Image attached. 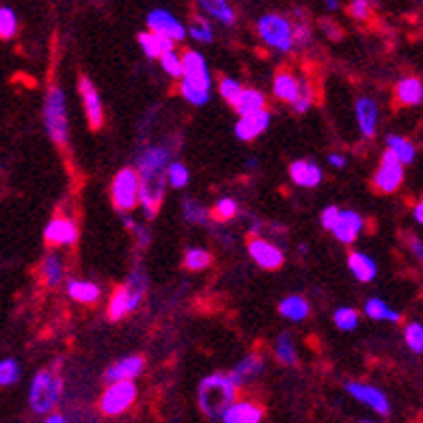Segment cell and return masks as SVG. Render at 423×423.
<instances>
[{"label": "cell", "mask_w": 423, "mask_h": 423, "mask_svg": "<svg viewBox=\"0 0 423 423\" xmlns=\"http://www.w3.org/2000/svg\"><path fill=\"white\" fill-rule=\"evenodd\" d=\"M235 396H237V386L231 382L227 374H212L201 380L197 391V402H199V408L209 419H221L223 410L235 400Z\"/></svg>", "instance_id": "cell-1"}, {"label": "cell", "mask_w": 423, "mask_h": 423, "mask_svg": "<svg viewBox=\"0 0 423 423\" xmlns=\"http://www.w3.org/2000/svg\"><path fill=\"white\" fill-rule=\"evenodd\" d=\"M63 398V378L54 370H41L33 376L28 386V404L37 415L52 412Z\"/></svg>", "instance_id": "cell-2"}, {"label": "cell", "mask_w": 423, "mask_h": 423, "mask_svg": "<svg viewBox=\"0 0 423 423\" xmlns=\"http://www.w3.org/2000/svg\"><path fill=\"white\" fill-rule=\"evenodd\" d=\"M44 124L46 132L58 147L70 143V119H67V100L60 86H50L44 102Z\"/></svg>", "instance_id": "cell-3"}, {"label": "cell", "mask_w": 423, "mask_h": 423, "mask_svg": "<svg viewBox=\"0 0 423 423\" xmlns=\"http://www.w3.org/2000/svg\"><path fill=\"white\" fill-rule=\"evenodd\" d=\"M257 35L259 39L277 52H292L294 44V24L289 18L279 13H266L257 22Z\"/></svg>", "instance_id": "cell-4"}, {"label": "cell", "mask_w": 423, "mask_h": 423, "mask_svg": "<svg viewBox=\"0 0 423 423\" xmlns=\"http://www.w3.org/2000/svg\"><path fill=\"white\" fill-rule=\"evenodd\" d=\"M138 398V389L134 380H117L108 382L106 391L100 398V410L108 417H119L134 406Z\"/></svg>", "instance_id": "cell-5"}, {"label": "cell", "mask_w": 423, "mask_h": 423, "mask_svg": "<svg viewBox=\"0 0 423 423\" xmlns=\"http://www.w3.org/2000/svg\"><path fill=\"white\" fill-rule=\"evenodd\" d=\"M110 201L119 212H132L138 205V173L136 169H121L110 184Z\"/></svg>", "instance_id": "cell-6"}, {"label": "cell", "mask_w": 423, "mask_h": 423, "mask_svg": "<svg viewBox=\"0 0 423 423\" xmlns=\"http://www.w3.org/2000/svg\"><path fill=\"white\" fill-rule=\"evenodd\" d=\"M402 181H404V164L386 149L384 154H382V160H380L378 171L374 173L372 186H374L380 195H393V193L400 190Z\"/></svg>", "instance_id": "cell-7"}, {"label": "cell", "mask_w": 423, "mask_h": 423, "mask_svg": "<svg viewBox=\"0 0 423 423\" xmlns=\"http://www.w3.org/2000/svg\"><path fill=\"white\" fill-rule=\"evenodd\" d=\"M164 184L167 177H138V203L143 205L147 219H154L160 212L164 199Z\"/></svg>", "instance_id": "cell-8"}, {"label": "cell", "mask_w": 423, "mask_h": 423, "mask_svg": "<svg viewBox=\"0 0 423 423\" xmlns=\"http://www.w3.org/2000/svg\"><path fill=\"white\" fill-rule=\"evenodd\" d=\"M346 391L350 393V396H352L356 402H360L363 406L372 408L374 412H378V415H382V417H386V415L391 412V402H389V398H386V393L380 391V389L374 386V384H367V382H348V384H346Z\"/></svg>", "instance_id": "cell-9"}, {"label": "cell", "mask_w": 423, "mask_h": 423, "mask_svg": "<svg viewBox=\"0 0 423 423\" xmlns=\"http://www.w3.org/2000/svg\"><path fill=\"white\" fill-rule=\"evenodd\" d=\"M78 91H80V98H82V106H84V115L89 121V128L91 130H100L104 126V106L100 100V93L96 84L91 82V78L80 76L78 80Z\"/></svg>", "instance_id": "cell-10"}, {"label": "cell", "mask_w": 423, "mask_h": 423, "mask_svg": "<svg viewBox=\"0 0 423 423\" xmlns=\"http://www.w3.org/2000/svg\"><path fill=\"white\" fill-rule=\"evenodd\" d=\"M147 26L151 33H158L162 37H169L171 41H184L186 39V26L179 22L171 11L167 9H154L147 15Z\"/></svg>", "instance_id": "cell-11"}, {"label": "cell", "mask_w": 423, "mask_h": 423, "mask_svg": "<svg viewBox=\"0 0 423 423\" xmlns=\"http://www.w3.org/2000/svg\"><path fill=\"white\" fill-rule=\"evenodd\" d=\"M171 160V151L160 145H151L143 149L138 156V177H167V167Z\"/></svg>", "instance_id": "cell-12"}, {"label": "cell", "mask_w": 423, "mask_h": 423, "mask_svg": "<svg viewBox=\"0 0 423 423\" xmlns=\"http://www.w3.org/2000/svg\"><path fill=\"white\" fill-rule=\"evenodd\" d=\"M44 240L50 247H72L78 242V225L67 216H54L44 229Z\"/></svg>", "instance_id": "cell-13"}, {"label": "cell", "mask_w": 423, "mask_h": 423, "mask_svg": "<svg viewBox=\"0 0 423 423\" xmlns=\"http://www.w3.org/2000/svg\"><path fill=\"white\" fill-rule=\"evenodd\" d=\"M247 247H249V255L255 259V263L259 268H263V270H277V268L283 266V259H285L283 251L277 245H272L270 240L253 235L249 240Z\"/></svg>", "instance_id": "cell-14"}, {"label": "cell", "mask_w": 423, "mask_h": 423, "mask_svg": "<svg viewBox=\"0 0 423 423\" xmlns=\"http://www.w3.org/2000/svg\"><path fill=\"white\" fill-rule=\"evenodd\" d=\"M179 93L193 106H205L212 98V76H181Z\"/></svg>", "instance_id": "cell-15"}, {"label": "cell", "mask_w": 423, "mask_h": 423, "mask_svg": "<svg viewBox=\"0 0 423 423\" xmlns=\"http://www.w3.org/2000/svg\"><path fill=\"white\" fill-rule=\"evenodd\" d=\"M365 227V221L354 209H339V216L332 225V235H335L341 245H352V242L358 237V233Z\"/></svg>", "instance_id": "cell-16"}, {"label": "cell", "mask_w": 423, "mask_h": 423, "mask_svg": "<svg viewBox=\"0 0 423 423\" xmlns=\"http://www.w3.org/2000/svg\"><path fill=\"white\" fill-rule=\"evenodd\" d=\"M263 408L251 400H233L221 415L223 423H261Z\"/></svg>", "instance_id": "cell-17"}, {"label": "cell", "mask_w": 423, "mask_h": 423, "mask_svg": "<svg viewBox=\"0 0 423 423\" xmlns=\"http://www.w3.org/2000/svg\"><path fill=\"white\" fill-rule=\"evenodd\" d=\"M268 126H270V112L266 108L251 115H242L235 124V136L245 143H251L257 136H261L268 130Z\"/></svg>", "instance_id": "cell-18"}, {"label": "cell", "mask_w": 423, "mask_h": 423, "mask_svg": "<svg viewBox=\"0 0 423 423\" xmlns=\"http://www.w3.org/2000/svg\"><path fill=\"white\" fill-rule=\"evenodd\" d=\"M145 370V358L138 356V354H132V356H126L106 370L104 374V380L106 382H117V380H134L143 374Z\"/></svg>", "instance_id": "cell-19"}, {"label": "cell", "mask_w": 423, "mask_h": 423, "mask_svg": "<svg viewBox=\"0 0 423 423\" xmlns=\"http://www.w3.org/2000/svg\"><path fill=\"white\" fill-rule=\"evenodd\" d=\"M289 177L300 188H315L322 184L324 173H322L320 164H315L311 160H294L289 164Z\"/></svg>", "instance_id": "cell-20"}, {"label": "cell", "mask_w": 423, "mask_h": 423, "mask_svg": "<svg viewBox=\"0 0 423 423\" xmlns=\"http://www.w3.org/2000/svg\"><path fill=\"white\" fill-rule=\"evenodd\" d=\"M261 372H263V358H261L257 352H253V354H249V356L242 358L227 376H229L231 382L240 389L242 384H247V382H251L253 378H257Z\"/></svg>", "instance_id": "cell-21"}, {"label": "cell", "mask_w": 423, "mask_h": 423, "mask_svg": "<svg viewBox=\"0 0 423 423\" xmlns=\"http://www.w3.org/2000/svg\"><path fill=\"white\" fill-rule=\"evenodd\" d=\"M356 121L360 134L365 138H374L376 136V128H378V104L372 98H360L356 102Z\"/></svg>", "instance_id": "cell-22"}, {"label": "cell", "mask_w": 423, "mask_h": 423, "mask_svg": "<svg viewBox=\"0 0 423 423\" xmlns=\"http://www.w3.org/2000/svg\"><path fill=\"white\" fill-rule=\"evenodd\" d=\"M272 91L281 102L294 104L300 93V78H296L289 70H279L272 80Z\"/></svg>", "instance_id": "cell-23"}, {"label": "cell", "mask_w": 423, "mask_h": 423, "mask_svg": "<svg viewBox=\"0 0 423 423\" xmlns=\"http://www.w3.org/2000/svg\"><path fill=\"white\" fill-rule=\"evenodd\" d=\"M396 102L400 106H419L423 102V82L417 76L402 78L396 84Z\"/></svg>", "instance_id": "cell-24"}, {"label": "cell", "mask_w": 423, "mask_h": 423, "mask_svg": "<svg viewBox=\"0 0 423 423\" xmlns=\"http://www.w3.org/2000/svg\"><path fill=\"white\" fill-rule=\"evenodd\" d=\"M348 270L354 275V279L360 281V283H370V281H374L376 275H378L376 261H374L370 255L358 253V251H354V253L348 255Z\"/></svg>", "instance_id": "cell-25"}, {"label": "cell", "mask_w": 423, "mask_h": 423, "mask_svg": "<svg viewBox=\"0 0 423 423\" xmlns=\"http://www.w3.org/2000/svg\"><path fill=\"white\" fill-rule=\"evenodd\" d=\"M197 5L212 20H216L225 26L235 24V11L229 5V0H197Z\"/></svg>", "instance_id": "cell-26"}, {"label": "cell", "mask_w": 423, "mask_h": 423, "mask_svg": "<svg viewBox=\"0 0 423 423\" xmlns=\"http://www.w3.org/2000/svg\"><path fill=\"white\" fill-rule=\"evenodd\" d=\"M138 46L143 48L147 58H160L164 52L175 48V41H171L169 37H162L158 33H151V30H145V33L138 35Z\"/></svg>", "instance_id": "cell-27"}, {"label": "cell", "mask_w": 423, "mask_h": 423, "mask_svg": "<svg viewBox=\"0 0 423 423\" xmlns=\"http://www.w3.org/2000/svg\"><path fill=\"white\" fill-rule=\"evenodd\" d=\"M67 294L72 300L80 302V305H96L102 296L100 285L91 283V281H82V279H72L67 283Z\"/></svg>", "instance_id": "cell-28"}, {"label": "cell", "mask_w": 423, "mask_h": 423, "mask_svg": "<svg viewBox=\"0 0 423 423\" xmlns=\"http://www.w3.org/2000/svg\"><path fill=\"white\" fill-rule=\"evenodd\" d=\"M309 311H311V307H309L307 298L298 296V294L287 296L285 300H281V305H279V313L289 322H302L309 315Z\"/></svg>", "instance_id": "cell-29"}, {"label": "cell", "mask_w": 423, "mask_h": 423, "mask_svg": "<svg viewBox=\"0 0 423 423\" xmlns=\"http://www.w3.org/2000/svg\"><path fill=\"white\" fill-rule=\"evenodd\" d=\"M235 112L242 117V115H251V112H257V110H263L266 108V96L257 89H242V93L237 96L235 104H233Z\"/></svg>", "instance_id": "cell-30"}, {"label": "cell", "mask_w": 423, "mask_h": 423, "mask_svg": "<svg viewBox=\"0 0 423 423\" xmlns=\"http://www.w3.org/2000/svg\"><path fill=\"white\" fill-rule=\"evenodd\" d=\"M41 279L48 287H58L65 279V263L56 253L46 255L41 261Z\"/></svg>", "instance_id": "cell-31"}, {"label": "cell", "mask_w": 423, "mask_h": 423, "mask_svg": "<svg viewBox=\"0 0 423 423\" xmlns=\"http://www.w3.org/2000/svg\"><path fill=\"white\" fill-rule=\"evenodd\" d=\"M126 292H128V313L136 311L143 302V296L147 292V277L143 270H134L130 279L126 281Z\"/></svg>", "instance_id": "cell-32"}, {"label": "cell", "mask_w": 423, "mask_h": 423, "mask_svg": "<svg viewBox=\"0 0 423 423\" xmlns=\"http://www.w3.org/2000/svg\"><path fill=\"white\" fill-rule=\"evenodd\" d=\"M363 311H365L370 320H376V322H393V324L402 322V313L391 309L382 298H370L365 302V307H363Z\"/></svg>", "instance_id": "cell-33"}, {"label": "cell", "mask_w": 423, "mask_h": 423, "mask_svg": "<svg viewBox=\"0 0 423 423\" xmlns=\"http://www.w3.org/2000/svg\"><path fill=\"white\" fill-rule=\"evenodd\" d=\"M386 149H389L391 154L396 156L402 164H410V162H415V158H417V147H415L408 138L398 136V134L386 136Z\"/></svg>", "instance_id": "cell-34"}, {"label": "cell", "mask_w": 423, "mask_h": 423, "mask_svg": "<svg viewBox=\"0 0 423 423\" xmlns=\"http://www.w3.org/2000/svg\"><path fill=\"white\" fill-rule=\"evenodd\" d=\"M275 356H277V360L281 363V365L294 367L296 363H298L294 339H292V335H287V332H281V335H279V339L275 344Z\"/></svg>", "instance_id": "cell-35"}, {"label": "cell", "mask_w": 423, "mask_h": 423, "mask_svg": "<svg viewBox=\"0 0 423 423\" xmlns=\"http://www.w3.org/2000/svg\"><path fill=\"white\" fill-rule=\"evenodd\" d=\"M181 209H184V219L190 223V225H199V227H207L212 216H209V209L203 207L199 201H193V199H186L184 205H181Z\"/></svg>", "instance_id": "cell-36"}, {"label": "cell", "mask_w": 423, "mask_h": 423, "mask_svg": "<svg viewBox=\"0 0 423 423\" xmlns=\"http://www.w3.org/2000/svg\"><path fill=\"white\" fill-rule=\"evenodd\" d=\"M128 315V292L126 287L121 285L112 292L110 296V302H108V320L110 322H117L121 318Z\"/></svg>", "instance_id": "cell-37"}, {"label": "cell", "mask_w": 423, "mask_h": 423, "mask_svg": "<svg viewBox=\"0 0 423 423\" xmlns=\"http://www.w3.org/2000/svg\"><path fill=\"white\" fill-rule=\"evenodd\" d=\"M20 30V22H18V15L11 7L3 5L0 7V39L3 41H9L18 35Z\"/></svg>", "instance_id": "cell-38"}, {"label": "cell", "mask_w": 423, "mask_h": 423, "mask_svg": "<svg viewBox=\"0 0 423 423\" xmlns=\"http://www.w3.org/2000/svg\"><path fill=\"white\" fill-rule=\"evenodd\" d=\"M22 378V367L20 363L11 356L0 358V386H13Z\"/></svg>", "instance_id": "cell-39"}, {"label": "cell", "mask_w": 423, "mask_h": 423, "mask_svg": "<svg viewBox=\"0 0 423 423\" xmlns=\"http://www.w3.org/2000/svg\"><path fill=\"white\" fill-rule=\"evenodd\" d=\"M237 212H240L237 201L231 199V197H225V199L216 201V205L212 207V212H209V216L214 221H219V223H229V221H233L237 216Z\"/></svg>", "instance_id": "cell-40"}, {"label": "cell", "mask_w": 423, "mask_h": 423, "mask_svg": "<svg viewBox=\"0 0 423 423\" xmlns=\"http://www.w3.org/2000/svg\"><path fill=\"white\" fill-rule=\"evenodd\" d=\"M186 35H190L199 44H212L214 39V28L205 18H193L190 26L186 28Z\"/></svg>", "instance_id": "cell-41"}, {"label": "cell", "mask_w": 423, "mask_h": 423, "mask_svg": "<svg viewBox=\"0 0 423 423\" xmlns=\"http://www.w3.org/2000/svg\"><path fill=\"white\" fill-rule=\"evenodd\" d=\"M332 322H335V326L339 330L350 332L358 326V311L352 307H339V309H335V313H332Z\"/></svg>", "instance_id": "cell-42"}, {"label": "cell", "mask_w": 423, "mask_h": 423, "mask_svg": "<svg viewBox=\"0 0 423 423\" xmlns=\"http://www.w3.org/2000/svg\"><path fill=\"white\" fill-rule=\"evenodd\" d=\"M209 263H212V253L205 251V249H197V247H195V249H188L186 255H184V266H186L188 270L199 272V270L209 268Z\"/></svg>", "instance_id": "cell-43"}, {"label": "cell", "mask_w": 423, "mask_h": 423, "mask_svg": "<svg viewBox=\"0 0 423 423\" xmlns=\"http://www.w3.org/2000/svg\"><path fill=\"white\" fill-rule=\"evenodd\" d=\"M167 181L171 188H186L190 181V173L181 162H169L167 167Z\"/></svg>", "instance_id": "cell-44"}, {"label": "cell", "mask_w": 423, "mask_h": 423, "mask_svg": "<svg viewBox=\"0 0 423 423\" xmlns=\"http://www.w3.org/2000/svg\"><path fill=\"white\" fill-rule=\"evenodd\" d=\"M160 65H162L164 74H169L171 78H181V76H184V67H181V54L175 52V48L169 50V52H164L160 56Z\"/></svg>", "instance_id": "cell-45"}, {"label": "cell", "mask_w": 423, "mask_h": 423, "mask_svg": "<svg viewBox=\"0 0 423 423\" xmlns=\"http://www.w3.org/2000/svg\"><path fill=\"white\" fill-rule=\"evenodd\" d=\"M404 341L415 354L423 352V326H421V322H410L404 328Z\"/></svg>", "instance_id": "cell-46"}, {"label": "cell", "mask_w": 423, "mask_h": 423, "mask_svg": "<svg viewBox=\"0 0 423 423\" xmlns=\"http://www.w3.org/2000/svg\"><path fill=\"white\" fill-rule=\"evenodd\" d=\"M242 86L235 78H229V76H223L221 80H219V93L223 96V100L227 102V104H235V100H237V96L242 93Z\"/></svg>", "instance_id": "cell-47"}, {"label": "cell", "mask_w": 423, "mask_h": 423, "mask_svg": "<svg viewBox=\"0 0 423 423\" xmlns=\"http://www.w3.org/2000/svg\"><path fill=\"white\" fill-rule=\"evenodd\" d=\"M313 98H315L313 96V86L307 80H300V93H298L296 102L292 104V108L296 112H307L311 108V104H313Z\"/></svg>", "instance_id": "cell-48"}, {"label": "cell", "mask_w": 423, "mask_h": 423, "mask_svg": "<svg viewBox=\"0 0 423 423\" xmlns=\"http://www.w3.org/2000/svg\"><path fill=\"white\" fill-rule=\"evenodd\" d=\"M348 13L358 22H365L372 15V3L370 0H352L350 7H348Z\"/></svg>", "instance_id": "cell-49"}, {"label": "cell", "mask_w": 423, "mask_h": 423, "mask_svg": "<svg viewBox=\"0 0 423 423\" xmlns=\"http://www.w3.org/2000/svg\"><path fill=\"white\" fill-rule=\"evenodd\" d=\"M124 225L136 235V242H138V247H147L149 245V231L143 227V225H138L132 216H126L124 219Z\"/></svg>", "instance_id": "cell-50"}, {"label": "cell", "mask_w": 423, "mask_h": 423, "mask_svg": "<svg viewBox=\"0 0 423 423\" xmlns=\"http://www.w3.org/2000/svg\"><path fill=\"white\" fill-rule=\"evenodd\" d=\"M309 39H311V28H309V24H307V22L296 24V26H294V44L305 46V44H309Z\"/></svg>", "instance_id": "cell-51"}, {"label": "cell", "mask_w": 423, "mask_h": 423, "mask_svg": "<svg viewBox=\"0 0 423 423\" xmlns=\"http://www.w3.org/2000/svg\"><path fill=\"white\" fill-rule=\"evenodd\" d=\"M337 216H339V207H337V205H328V207L322 212V216H320L322 227H324L326 231H330L332 225H335V221H337Z\"/></svg>", "instance_id": "cell-52"}, {"label": "cell", "mask_w": 423, "mask_h": 423, "mask_svg": "<svg viewBox=\"0 0 423 423\" xmlns=\"http://www.w3.org/2000/svg\"><path fill=\"white\" fill-rule=\"evenodd\" d=\"M408 247H410L412 255L421 261V257H423V245H421V240H419L417 235H408Z\"/></svg>", "instance_id": "cell-53"}, {"label": "cell", "mask_w": 423, "mask_h": 423, "mask_svg": "<svg viewBox=\"0 0 423 423\" xmlns=\"http://www.w3.org/2000/svg\"><path fill=\"white\" fill-rule=\"evenodd\" d=\"M328 164H330L332 169H346L348 160H346V156H341V154H330V156H328Z\"/></svg>", "instance_id": "cell-54"}, {"label": "cell", "mask_w": 423, "mask_h": 423, "mask_svg": "<svg viewBox=\"0 0 423 423\" xmlns=\"http://www.w3.org/2000/svg\"><path fill=\"white\" fill-rule=\"evenodd\" d=\"M44 423H67V419L60 415V412H48V417H46V421Z\"/></svg>", "instance_id": "cell-55"}, {"label": "cell", "mask_w": 423, "mask_h": 423, "mask_svg": "<svg viewBox=\"0 0 423 423\" xmlns=\"http://www.w3.org/2000/svg\"><path fill=\"white\" fill-rule=\"evenodd\" d=\"M412 212H415V221L421 225V223H423V203L419 201V203L415 205V209H412Z\"/></svg>", "instance_id": "cell-56"}, {"label": "cell", "mask_w": 423, "mask_h": 423, "mask_svg": "<svg viewBox=\"0 0 423 423\" xmlns=\"http://www.w3.org/2000/svg\"><path fill=\"white\" fill-rule=\"evenodd\" d=\"M322 26L326 28L328 37H339V33H337V26H330V24H328V20H324V24H322Z\"/></svg>", "instance_id": "cell-57"}, {"label": "cell", "mask_w": 423, "mask_h": 423, "mask_svg": "<svg viewBox=\"0 0 423 423\" xmlns=\"http://www.w3.org/2000/svg\"><path fill=\"white\" fill-rule=\"evenodd\" d=\"M324 5L328 11H337L339 9V0H324Z\"/></svg>", "instance_id": "cell-58"}, {"label": "cell", "mask_w": 423, "mask_h": 423, "mask_svg": "<svg viewBox=\"0 0 423 423\" xmlns=\"http://www.w3.org/2000/svg\"><path fill=\"white\" fill-rule=\"evenodd\" d=\"M360 423H376V421H360Z\"/></svg>", "instance_id": "cell-59"}]
</instances>
